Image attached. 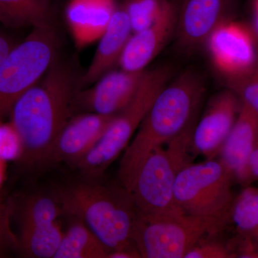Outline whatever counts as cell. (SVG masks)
Wrapping results in <instances>:
<instances>
[{
    "instance_id": "10",
    "label": "cell",
    "mask_w": 258,
    "mask_h": 258,
    "mask_svg": "<svg viewBox=\"0 0 258 258\" xmlns=\"http://www.w3.org/2000/svg\"><path fill=\"white\" fill-rule=\"evenodd\" d=\"M115 115L89 112L73 117L61 130L40 164L64 161L76 166L100 140Z\"/></svg>"
},
{
    "instance_id": "28",
    "label": "cell",
    "mask_w": 258,
    "mask_h": 258,
    "mask_svg": "<svg viewBox=\"0 0 258 258\" xmlns=\"http://www.w3.org/2000/svg\"><path fill=\"white\" fill-rule=\"evenodd\" d=\"M243 246L240 249V253L237 257L243 258H258V246H255L252 239L247 237Z\"/></svg>"
},
{
    "instance_id": "16",
    "label": "cell",
    "mask_w": 258,
    "mask_h": 258,
    "mask_svg": "<svg viewBox=\"0 0 258 258\" xmlns=\"http://www.w3.org/2000/svg\"><path fill=\"white\" fill-rule=\"evenodd\" d=\"M258 143V114L242 103L239 114L220 150V160L244 183L249 157Z\"/></svg>"
},
{
    "instance_id": "26",
    "label": "cell",
    "mask_w": 258,
    "mask_h": 258,
    "mask_svg": "<svg viewBox=\"0 0 258 258\" xmlns=\"http://www.w3.org/2000/svg\"><path fill=\"white\" fill-rule=\"evenodd\" d=\"M230 249L223 244L219 243L209 239L203 241L193 247L185 255L184 258H229L235 257Z\"/></svg>"
},
{
    "instance_id": "8",
    "label": "cell",
    "mask_w": 258,
    "mask_h": 258,
    "mask_svg": "<svg viewBox=\"0 0 258 258\" xmlns=\"http://www.w3.org/2000/svg\"><path fill=\"white\" fill-rule=\"evenodd\" d=\"M233 174L221 161L208 159L181 169L174 184V198L186 214L230 219Z\"/></svg>"
},
{
    "instance_id": "15",
    "label": "cell",
    "mask_w": 258,
    "mask_h": 258,
    "mask_svg": "<svg viewBox=\"0 0 258 258\" xmlns=\"http://www.w3.org/2000/svg\"><path fill=\"white\" fill-rule=\"evenodd\" d=\"M132 35L128 15L121 7H118L100 38L91 64L81 76V89L96 83L119 63L120 56Z\"/></svg>"
},
{
    "instance_id": "12",
    "label": "cell",
    "mask_w": 258,
    "mask_h": 258,
    "mask_svg": "<svg viewBox=\"0 0 258 258\" xmlns=\"http://www.w3.org/2000/svg\"><path fill=\"white\" fill-rule=\"evenodd\" d=\"M146 73L147 70L109 71L93 83L92 88L80 90L75 105L98 114H117L135 96Z\"/></svg>"
},
{
    "instance_id": "3",
    "label": "cell",
    "mask_w": 258,
    "mask_h": 258,
    "mask_svg": "<svg viewBox=\"0 0 258 258\" xmlns=\"http://www.w3.org/2000/svg\"><path fill=\"white\" fill-rule=\"evenodd\" d=\"M55 198L63 214L83 222L110 252L137 250L133 239L137 210L121 185L75 183L59 189Z\"/></svg>"
},
{
    "instance_id": "19",
    "label": "cell",
    "mask_w": 258,
    "mask_h": 258,
    "mask_svg": "<svg viewBox=\"0 0 258 258\" xmlns=\"http://www.w3.org/2000/svg\"><path fill=\"white\" fill-rule=\"evenodd\" d=\"M109 252L92 231L77 220L64 232L54 258H107Z\"/></svg>"
},
{
    "instance_id": "21",
    "label": "cell",
    "mask_w": 258,
    "mask_h": 258,
    "mask_svg": "<svg viewBox=\"0 0 258 258\" xmlns=\"http://www.w3.org/2000/svg\"><path fill=\"white\" fill-rule=\"evenodd\" d=\"M230 219L246 237L258 240V189L247 186L234 199Z\"/></svg>"
},
{
    "instance_id": "20",
    "label": "cell",
    "mask_w": 258,
    "mask_h": 258,
    "mask_svg": "<svg viewBox=\"0 0 258 258\" xmlns=\"http://www.w3.org/2000/svg\"><path fill=\"white\" fill-rule=\"evenodd\" d=\"M63 233L58 221L21 227L20 248L28 257L54 258Z\"/></svg>"
},
{
    "instance_id": "17",
    "label": "cell",
    "mask_w": 258,
    "mask_h": 258,
    "mask_svg": "<svg viewBox=\"0 0 258 258\" xmlns=\"http://www.w3.org/2000/svg\"><path fill=\"white\" fill-rule=\"evenodd\" d=\"M118 8L115 0H71L66 18L76 45L83 47L101 38Z\"/></svg>"
},
{
    "instance_id": "30",
    "label": "cell",
    "mask_w": 258,
    "mask_h": 258,
    "mask_svg": "<svg viewBox=\"0 0 258 258\" xmlns=\"http://www.w3.org/2000/svg\"><path fill=\"white\" fill-rule=\"evenodd\" d=\"M8 212L4 205L0 203V230H6L8 228Z\"/></svg>"
},
{
    "instance_id": "1",
    "label": "cell",
    "mask_w": 258,
    "mask_h": 258,
    "mask_svg": "<svg viewBox=\"0 0 258 258\" xmlns=\"http://www.w3.org/2000/svg\"><path fill=\"white\" fill-rule=\"evenodd\" d=\"M81 75L68 61L56 57L45 74L15 103L12 124L23 144L20 160L40 164L71 119Z\"/></svg>"
},
{
    "instance_id": "2",
    "label": "cell",
    "mask_w": 258,
    "mask_h": 258,
    "mask_svg": "<svg viewBox=\"0 0 258 258\" xmlns=\"http://www.w3.org/2000/svg\"><path fill=\"white\" fill-rule=\"evenodd\" d=\"M205 91L201 76L187 71L171 80L158 95L120 161L118 179L127 191L150 154L197 121Z\"/></svg>"
},
{
    "instance_id": "18",
    "label": "cell",
    "mask_w": 258,
    "mask_h": 258,
    "mask_svg": "<svg viewBox=\"0 0 258 258\" xmlns=\"http://www.w3.org/2000/svg\"><path fill=\"white\" fill-rule=\"evenodd\" d=\"M52 0H0V23L8 28L55 27Z\"/></svg>"
},
{
    "instance_id": "25",
    "label": "cell",
    "mask_w": 258,
    "mask_h": 258,
    "mask_svg": "<svg viewBox=\"0 0 258 258\" xmlns=\"http://www.w3.org/2000/svg\"><path fill=\"white\" fill-rule=\"evenodd\" d=\"M23 154V144L14 125L0 122V159L12 161L20 159Z\"/></svg>"
},
{
    "instance_id": "6",
    "label": "cell",
    "mask_w": 258,
    "mask_h": 258,
    "mask_svg": "<svg viewBox=\"0 0 258 258\" xmlns=\"http://www.w3.org/2000/svg\"><path fill=\"white\" fill-rule=\"evenodd\" d=\"M230 219L182 215L155 216L137 211L134 242L142 258H184L200 242L217 235Z\"/></svg>"
},
{
    "instance_id": "32",
    "label": "cell",
    "mask_w": 258,
    "mask_h": 258,
    "mask_svg": "<svg viewBox=\"0 0 258 258\" xmlns=\"http://www.w3.org/2000/svg\"><path fill=\"white\" fill-rule=\"evenodd\" d=\"M253 9L254 20H255L256 27H257L258 30V0H254Z\"/></svg>"
},
{
    "instance_id": "13",
    "label": "cell",
    "mask_w": 258,
    "mask_h": 258,
    "mask_svg": "<svg viewBox=\"0 0 258 258\" xmlns=\"http://www.w3.org/2000/svg\"><path fill=\"white\" fill-rule=\"evenodd\" d=\"M232 0H182L177 12L175 34L184 50L205 43L224 22L230 20Z\"/></svg>"
},
{
    "instance_id": "22",
    "label": "cell",
    "mask_w": 258,
    "mask_h": 258,
    "mask_svg": "<svg viewBox=\"0 0 258 258\" xmlns=\"http://www.w3.org/2000/svg\"><path fill=\"white\" fill-rule=\"evenodd\" d=\"M171 5L169 0H125L120 7L128 15L133 34L149 28Z\"/></svg>"
},
{
    "instance_id": "9",
    "label": "cell",
    "mask_w": 258,
    "mask_h": 258,
    "mask_svg": "<svg viewBox=\"0 0 258 258\" xmlns=\"http://www.w3.org/2000/svg\"><path fill=\"white\" fill-rule=\"evenodd\" d=\"M214 68L227 81L258 68L257 47L252 32L242 23L228 20L205 42Z\"/></svg>"
},
{
    "instance_id": "7",
    "label": "cell",
    "mask_w": 258,
    "mask_h": 258,
    "mask_svg": "<svg viewBox=\"0 0 258 258\" xmlns=\"http://www.w3.org/2000/svg\"><path fill=\"white\" fill-rule=\"evenodd\" d=\"M59 43L55 27L33 28L10 51L0 64V122L45 74L57 57Z\"/></svg>"
},
{
    "instance_id": "27",
    "label": "cell",
    "mask_w": 258,
    "mask_h": 258,
    "mask_svg": "<svg viewBox=\"0 0 258 258\" xmlns=\"http://www.w3.org/2000/svg\"><path fill=\"white\" fill-rule=\"evenodd\" d=\"M255 179H258V143L249 157L244 183L247 184Z\"/></svg>"
},
{
    "instance_id": "33",
    "label": "cell",
    "mask_w": 258,
    "mask_h": 258,
    "mask_svg": "<svg viewBox=\"0 0 258 258\" xmlns=\"http://www.w3.org/2000/svg\"><path fill=\"white\" fill-rule=\"evenodd\" d=\"M7 231H0V243H1L2 238H3V235H5Z\"/></svg>"
},
{
    "instance_id": "24",
    "label": "cell",
    "mask_w": 258,
    "mask_h": 258,
    "mask_svg": "<svg viewBox=\"0 0 258 258\" xmlns=\"http://www.w3.org/2000/svg\"><path fill=\"white\" fill-rule=\"evenodd\" d=\"M229 89L238 96L241 102L258 114V68L242 77L230 80Z\"/></svg>"
},
{
    "instance_id": "5",
    "label": "cell",
    "mask_w": 258,
    "mask_h": 258,
    "mask_svg": "<svg viewBox=\"0 0 258 258\" xmlns=\"http://www.w3.org/2000/svg\"><path fill=\"white\" fill-rule=\"evenodd\" d=\"M169 66L147 71L134 98L115 115L106 132L87 155L76 164L88 179L101 177L130 143L158 95L173 78Z\"/></svg>"
},
{
    "instance_id": "23",
    "label": "cell",
    "mask_w": 258,
    "mask_h": 258,
    "mask_svg": "<svg viewBox=\"0 0 258 258\" xmlns=\"http://www.w3.org/2000/svg\"><path fill=\"white\" fill-rule=\"evenodd\" d=\"M62 212L57 198L35 195L29 199L22 214L21 227L47 225L58 221Z\"/></svg>"
},
{
    "instance_id": "29",
    "label": "cell",
    "mask_w": 258,
    "mask_h": 258,
    "mask_svg": "<svg viewBox=\"0 0 258 258\" xmlns=\"http://www.w3.org/2000/svg\"><path fill=\"white\" fill-rule=\"evenodd\" d=\"M14 47V44L10 37L0 32V64Z\"/></svg>"
},
{
    "instance_id": "31",
    "label": "cell",
    "mask_w": 258,
    "mask_h": 258,
    "mask_svg": "<svg viewBox=\"0 0 258 258\" xmlns=\"http://www.w3.org/2000/svg\"><path fill=\"white\" fill-rule=\"evenodd\" d=\"M5 175V161L0 159V186L4 181Z\"/></svg>"
},
{
    "instance_id": "14",
    "label": "cell",
    "mask_w": 258,
    "mask_h": 258,
    "mask_svg": "<svg viewBox=\"0 0 258 258\" xmlns=\"http://www.w3.org/2000/svg\"><path fill=\"white\" fill-rule=\"evenodd\" d=\"M177 11L171 5L164 15L149 28L132 34L119 60L121 69L142 71L161 52L175 34Z\"/></svg>"
},
{
    "instance_id": "4",
    "label": "cell",
    "mask_w": 258,
    "mask_h": 258,
    "mask_svg": "<svg viewBox=\"0 0 258 258\" xmlns=\"http://www.w3.org/2000/svg\"><path fill=\"white\" fill-rule=\"evenodd\" d=\"M197 121L158 148L144 161L129 190L137 211L155 216L182 215L174 198V184L183 168L191 164Z\"/></svg>"
},
{
    "instance_id": "11",
    "label": "cell",
    "mask_w": 258,
    "mask_h": 258,
    "mask_svg": "<svg viewBox=\"0 0 258 258\" xmlns=\"http://www.w3.org/2000/svg\"><path fill=\"white\" fill-rule=\"evenodd\" d=\"M240 98L230 89L218 93L209 102L192 136V152L212 159L230 134L240 112Z\"/></svg>"
}]
</instances>
